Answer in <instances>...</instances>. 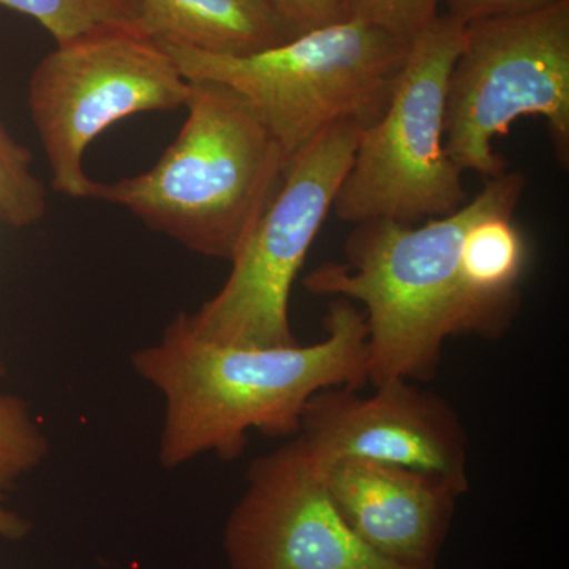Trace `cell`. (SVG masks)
<instances>
[{
	"label": "cell",
	"instance_id": "obj_1",
	"mask_svg": "<svg viewBox=\"0 0 569 569\" xmlns=\"http://www.w3.org/2000/svg\"><path fill=\"white\" fill-rule=\"evenodd\" d=\"M325 328L312 346H228L192 335L179 313L159 342L132 355L134 372L163 397L160 463L173 470L204 455L238 459L252 430L298 436L317 392L365 387V312L336 298Z\"/></svg>",
	"mask_w": 569,
	"mask_h": 569
},
{
	"label": "cell",
	"instance_id": "obj_2",
	"mask_svg": "<svg viewBox=\"0 0 569 569\" xmlns=\"http://www.w3.org/2000/svg\"><path fill=\"white\" fill-rule=\"evenodd\" d=\"M488 179L458 211L422 224L373 220L355 224L346 263L318 266L307 291L365 306L367 381H427L436 377L449 337L497 339L516 309L479 296L460 264L463 236L498 190Z\"/></svg>",
	"mask_w": 569,
	"mask_h": 569
},
{
	"label": "cell",
	"instance_id": "obj_3",
	"mask_svg": "<svg viewBox=\"0 0 569 569\" xmlns=\"http://www.w3.org/2000/svg\"><path fill=\"white\" fill-rule=\"evenodd\" d=\"M187 119L146 173L96 182L93 200L118 204L190 252L233 261L282 183L288 160L241 93L190 81Z\"/></svg>",
	"mask_w": 569,
	"mask_h": 569
},
{
	"label": "cell",
	"instance_id": "obj_4",
	"mask_svg": "<svg viewBox=\"0 0 569 569\" xmlns=\"http://www.w3.org/2000/svg\"><path fill=\"white\" fill-rule=\"evenodd\" d=\"M160 44L186 80L220 82L241 93L288 160L332 123L366 127L376 121L410 50V41L356 20L299 33L247 56Z\"/></svg>",
	"mask_w": 569,
	"mask_h": 569
},
{
	"label": "cell",
	"instance_id": "obj_5",
	"mask_svg": "<svg viewBox=\"0 0 569 569\" xmlns=\"http://www.w3.org/2000/svg\"><path fill=\"white\" fill-rule=\"evenodd\" d=\"M466 26L448 14L410 41L383 112L362 129L332 211L343 222L418 224L467 203L462 171L445 151L449 73Z\"/></svg>",
	"mask_w": 569,
	"mask_h": 569
},
{
	"label": "cell",
	"instance_id": "obj_6",
	"mask_svg": "<svg viewBox=\"0 0 569 569\" xmlns=\"http://www.w3.org/2000/svg\"><path fill=\"white\" fill-rule=\"evenodd\" d=\"M548 123L553 156L569 167V0L519 17L466 26L449 73L445 151L462 173H507L493 141L520 118Z\"/></svg>",
	"mask_w": 569,
	"mask_h": 569
},
{
	"label": "cell",
	"instance_id": "obj_7",
	"mask_svg": "<svg viewBox=\"0 0 569 569\" xmlns=\"http://www.w3.org/2000/svg\"><path fill=\"white\" fill-rule=\"evenodd\" d=\"M365 126L332 123L288 162L282 183L231 261L219 293L182 312L200 339L241 347L298 343L290 323L291 288L318 231L332 212Z\"/></svg>",
	"mask_w": 569,
	"mask_h": 569
},
{
	"label": "cell",
	"instance_id": "obj_8",
	"mask_svg": "<svg viewBox=\"0 0 569 569\" xmlns=\"http://www.w3.org/2000/svg\"><path fill=\"white\" fill-rule=\"evenodd\" d=\"M189 92L173 58L140 26L97 29L58 44L37 63L28 91L52 189L92 198L96 182L84 171L91 142L130 116L178 110Z\"/></svg>",
	"mask_w": 569,
	"mask_h": 569
},
{
	"label": "cell",
	"instance_id": "obj_9",
	"mask_svg": "<svg viewBox=\"0 0 569 569\" xmlns=\"http://www.w3.org/2000/svg\"><path fill=\"white\" fill-rule=\"evenodd\" d=\"M223 550L230 569H413L351 530L329 492L326 467L298 436L250 463Z\"/></svg>",
	"mask_w": 569,
	"mask_h": 569
},
{
	"label": "cell",
	"instance_id": "obj_10",
	"mask_svg": "<svg viewBox=\"0 0 569 569\" xmlns=\"http://www.w3.org/2000/svg\"><path fill=\"white\" fill-rule=\"evenodd\" d=\"M358 389L328 388L310 397L298 437L326 468L366 459L440 475L468 489V440L458 411L410 380Z\"/></svg>",
	"mask_w": 569,
	"mask_h": 569
},
{
	"label": "cell",
	"instance_id": "obj_11",
	"mask_svg": "<svg viewBox=\"0 0 569 569\" xmlns=\"http://www.w3.org/2000/svg\"><path fill=\"white\" fill-rule=\"evenodd\" d=\"M326 481L351 530L380 556L413 569H437L468 490L440 475L366 459L337 460Z\"/></svg>",
	"mask_w": 569,
	"mask_h": 569
},
{
	"label": "cell",
	"instance_id": "obj_12",
	"mask_svg": "<svg viewBox=\"0 0 569 569\" xmlns=\"http://www.w3.org/2000/svg\"><path fill=\"white\" fill-rule=\"evenodd\" d=\"M140 29L153 40L209 54L247 56L296 33L264 0H137Z\"/></svg>",
	"mask_w": 569,
	"mask_h": 569
},
{
	"label": "cell",
	"instance_id": "obj_13",
	"mask_svg": "<svg viewBox=\"0 0 569 569\" xmlns=\"http://www.w3.org/2000/svg\"><path fill=\"white\" fill-rule=\"evenodd\" d=\"M0 7L31 17L56 44L119 26H140L137 0H0Z\"/></svg>",
	"mask_w": 569,
	"mask_h": 569
},
{
	"label": "cell",
	"instance_id": "obj_14",
	"mask_svg": "<svg viewBox=\"0 0 569 569\" xmlns=\"http://www.w3.org/2000/svg\"><path fill=\"white\" fill-rule=\"evenodd\" d=\"M50 440L28 400L0 395V492L47 460Z\"/></svg>",
	"mask_w": 569,
	"mask_h": 569
},
{
	"label": "cell",
	"instance_id": "obj_15",
	"mask_svg": "<svg viewBox=\"0 0 569 569\" xmlns=\"http://www.w3.org/2000/svg\"><path fill=\"white\" fill-rule=\"evenodd\" d=\"M32 163L31 151L0 123V220L11 228L32 227L47 213V189Z\"/></svg>",
	"mask_w": 569,
	"mask_h": 569
},
{
	"label": "cell",
	"instance_id": "obj_16",
	"mask_svg": "<svg viewBox=\"0 0 569 569\" xmlns=\"http://www.w3.org/2000/svg\"><path fill=\"white\" fill-rule=\"evenodd\" d=\"M348 20L411 41L438 17L441 0H343Z\"/></svg>",
	"mask_w": 569,
	"mask_h": 569
},
{
	"label": "cell",
	"instance_id": "obj_17",
	"mask_svg": "<svg viewBox=\"0 0 569 569\" xmlns=\"http://www.w3.org/2000/svg\"><path fill=\"white\" fill-rule=\"evenodd\" d=\"M264 2L296 36L348 20L343 0H264Z\"/></svg>",
	"mask_w": 569,
	"mask_h": 569
},
{
	"label": "cell",
	"instance_id": "obj_18",
	"mask_svg": "<svg viewBox=\"0 0 569 569\" xmlns=\"http://www.w3.org/2000/svg\"><path fill=\"white\" fill-rule=\"evenodd\" d=\"M563 0H445L448 17L462 22L496 20V18L519 17L533 11L548 9Z\"/></svg>",
	"mask_w": 569,
	"mask_h": 569
},
{
	"label": "cell",
	"instance_id": "obj_19",
	"mask_svg": "<svg viewBox=\"0 0 569 569\" xmlns=\"http://www.w3.org/2000/svg\"><path fill=\"white\" fill-rule=\"evenodd\" d=\"M31 520L13 511L7 505L6 497L0 492V538L10 539V541H20L31 533Z\"/></svg>",
	"mask_w": 569,
	"mask_h": 569
},
{
	"label": "cell",
	"instance_id": "obj_20",
	"mask_svg": "<svg viewBox=\"0 0 569 569\" xmlns=\"http://www.w3.org/2000/svg\"><path fill=\"white\" fill-rule=\"evenodd\" d=\"M6 376V361H3L2 346H0V378Z\"/></svg>",
	"mask_w": 569,
	"mask_h": 569
}]
</instances>
